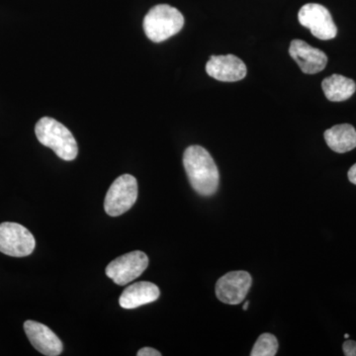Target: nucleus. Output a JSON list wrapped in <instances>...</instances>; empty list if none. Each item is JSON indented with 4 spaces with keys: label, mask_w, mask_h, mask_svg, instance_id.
Segmentation results:
<instances>
[{
    "label": "nucleus",
    "mask_w": 356,
    "mask_h": 356,
    "mask_svg": "<svg viewBox=\"0 0 356 356\" xmlns=\"http://www.w3.org/2000/svg\"><path fill=\"white\" fill-rule=\"evenodd\" d=\"M37 139L44 147H50L58 158L64 161H74L79 154V147L74 135L62 123L43 117L37 122L35 127Z\"/></svg>",
    "instance_id": "f03ea898"
},
{
    "label": "nucleus",
    "mask_w": 356,
    "mask_h": 356,
    "mask_svg": "<svg viewBox=\"0 0 356 356\" xmlns=\"http://www.w3.org/2000/svg\"><path fill=\"white\" fill-rule=\"evenodd\" d=\"M184 25V15L168 4H159L149 9L143 23L147 38L154 43H161L175 36L181 31Z\"/></svg>",
    "instance_id": "7ed1b4c3"
},
{
    "label": "nucleus",
    "mask_w": 356,
    "mask_h": 356,
    "mask_svg": "<svg viewBox=\"0 0 356 356\" xmlns=\"http://www.w3.org/2000/svg\"><path fill=\"white\" fill-rule=\"evenodd\" d=\"M36 241L29 229L17 222L0 224V252L13 257H28L34 252Z\"/></svg>",
    "instance_id": "39448f33"
},
{
    "label": "nucleus",
    "mask_w": 356,
    "mask_h": 356,
    "mask_svg": "<svg viewBox=\"0 0 356 356\" xmlns=\"http://www.w3.org/2000/svg\"><path fill=\"white\" fill-rule=\"evenodd\" d=\"M24 331L30 343L42 355L58 356L63 353L64 346L62 341L47 325L35 321H26Z\"/></svg>",
    "instance_id": "9d476101"
},
{
    "label": "nucleus",
    "mask_w": 356,
    "mask_h": 356,
    "mask_svg": "<svg viewBox=\"0 0 356 356\" xmlns=\"http://www.w3.org/2000/svg\"><path fill=\"white\" fill-rule=\"evenodd\" d=\"M323 91L325 97L332 102H346L355 95L356 84L353 79L341 76L332 74L323 81Z\"/></svg>",
    "instance_id": "4468645a"
},
{
    "label": "nucleus",
    "mask_w": 356,
    "mask_h": 356,
    "mask_svg": "<svg viewBox=\"0 0 356 356\" xmlns=\"http://www.w3.org/2000/svg\"><path fill=\"white\" fill-rule=\"evenodd\" d=\"M252 284V276L247 271H231L217 281V298L228 305H238L245 299Z\"/></svg>",
    "instance_id": "6e6552de"
},
{
    "label": "nucleus",
    "mask_w": 356,
    "mask_h": 356,
    "mask_svg": "<svg viewBox=\"0 0 356 356\" xmlns=\"http://www.w3.org/2000/svg\"><path fill=\"white\" fill-rule=\"evenodd\" d=\"M159 294L161 292L156 284L149 281H140L124 290L119 299V304L124 309H136L156 301Z\"/></svg>",
    "instance_id": "f8f14e48"
},
{
    "label": "nucleus",
    "mask_w": 356,
    "mask_h": 356,
    "mask_svg": "<svg viewBox=\"0 0 356 356\" xmlns=\"http://www.w3.org/2000/svg\"><path fill=\"white\" fill-rule=\"evenodd\" d=\"M206 72L213 79L224 83L242 81L247 76V67L234 55L212 56L206 64Z\"/></svg>",
    "instance_id": "1a4fd4ad"
},
{
    "label": "nucleus",
    "mask_w": 356,
    "mask_h": 356,
    "mask_svg": "<svg viewBox=\"0 0 356 356\" xmlns=\"http://www.w3.org/2000/svg\"><path fill=\"white\" fill-rule=\"evenodd\" d=\"M278 341L273 334H262L255 341L250 355L252 356H274L277 355Z\"/></svg>",
    "instance_id": "2eb2a0df"
},
{
    "label": "nucleus",
    "mask_w": 356,
    "mask_h": 356,
    "mask_svg": "<svg viewBox=\"0 0 356 356\" xmlns=\"http://www.w3.org/2000/svg\"><path fill=\"white\" fill-rule=\"evenodd\" d=\"M348 337H350V334H344V339H348Z\"/></svg>",
    "instance_id": "aec40b11"
},
{
    "label": "nucleus",
    "mask_w": 356,
    "mask_h": 356,
    "mask_svg": "<svg viewBox=\"0 0 356 356\" xmlns=\"http://www.w3.org/2000/svg\"><path fill=\"white\" fill-rule=\"evenodd\" d=\"M184 165L194 191L202 196L216 193L220 184L219 170L211 154L200 146L185 149Z\"/></svg>",
    "instance_id": "f257e3e1"
},
{
    "label": "nucleus",
    "mask_w": 356,
    "mask_h": 356,
    "mask_svg": "<svg viewBox=\"0 0 356 356\" xmlns=\"http://www.w3.org/2000/svg\"><path fill=\"white\" fill-rule=\"evenodd\" d=\"M348 177L351 184L356 185V163L348 170Z\"/></svg>",
    "instance_id": "a211bd4d"
},
{
    "label": "nucleus",
    "mask_w": 356,
    "mask_h": 356,
    "mask_svg": "<svg viewBox=\"0 0 356 356\" xmlns=\"http://www.w3.org/2000/svg\"><path fill=\"white\" fill-rule=\"evenodd\" d=\"M248 306H250V301H247L245 303V305L243 307V310L247 311L248 309Z\"/></svg>",
    "instance_id": "6ab92c4d"
},
{
    "label": "nucleus",
    "mask_w": 356,
    "mask_h": 356,
    "mask_svg": "<svg viewBox=\"0 0 356 356\" xmlns=\"http://www.w3.org/2000/svg\"><path fill=\"white\" fill-rule=\"evenodd\" d=\"M138 356H161V353L159 350L152 348H144L138 351Z\"/></svg>",
    "instance_id": "f3484780"
},
{
    "label": "nucleus",
    "mask_w": 356,
    "mask_h": 356,
    "mask_svg": "<svg viewBox=\"0 0 356 356\" xmlns=\"http://www.w3.org/2000/svg\"><path fill=\"white\" fill-rule=\"evenodd\" d=\"M343 350L346 356H356V341L350 339L344 341Z\"/></svg>",
    "instance_id": "dca6fc26"
},
{
    "label": "nucleus",
    "mask_w": 356,
    "mask_h": 356,
    "mask_svg": "<svg viewBox=\"0 0 356 356\" xmlns=\"http://www.w3.org/2000/svg\"><path fill=\"white\" fill-rule=\"evenodd\" d=\"M325 143L337 154L348 153L356 147V130L350 124L334 126L324 134Z\"/></svg>",
    "instance_id": "ddd939ff"
},
{
    "label": "nucleus",
    "mask_w": 356,
    "mask_h": 356,
    "mask_svg": "<svg viewBox=\"0 0 356 356\" xmlns=\"http://www.w3.org/2000/svg\"><path fill=\"white\" fill-rule=\"evenodd\" d=\"M138 197L137 179L123 175L111 184L104 200L105 212L111 217L121 216L133 207Z\"/></svg>",
    "instance_id": "20e7f679"
},
{
    "label": "nucleus",
    "mask_w": 356,
    "mask_h": 356,
    "mask_svg": "<svg viewBox=\"0 0 356 356\" xmlns=\"http://www.w3.org/2000/svg\"><path fill=\"white\" fill-rule=\"evenodd\" d=\"M300 24L310 29L312 34L320 40L336 38L337 28L332 14L325 6L318 3H308L302 6L298 13Z\"/></svg>",
    "instance_id": "0eeeda50"
},
{
    "label": "nucleus",
    "mask_w": 356,
    "mask_h": 356,
    "mask_svg": "<svg viewBox=\"0 0 356 356\" xmlns=\"http://www.w3.org/2000/svg\"><path fill=\"white\" fill-rule=\"evenodd\" d=\"M149 266V257L140 250L117 257L106 267V275L116 284L124 286L137 280Z\"/></svg>",
    "instance_id": "423d86ee"
},
{
    "label": "nucleus",
    "mask_w": 356,
    "mask_h": 356,
    "mask_svg": "<svg viewBox=\"0 0 356 356\" xmlns=\"http://www.w3.org/2000/svg\"><path fill=\"white\" fill-rule=\"evenodd\" d=\"M289 54L304 74H318L327 67V57L324 51L314 48L302 40H293Z\"/></svg>",
    "instance_id": "9b49d317"
}]
</instances>
